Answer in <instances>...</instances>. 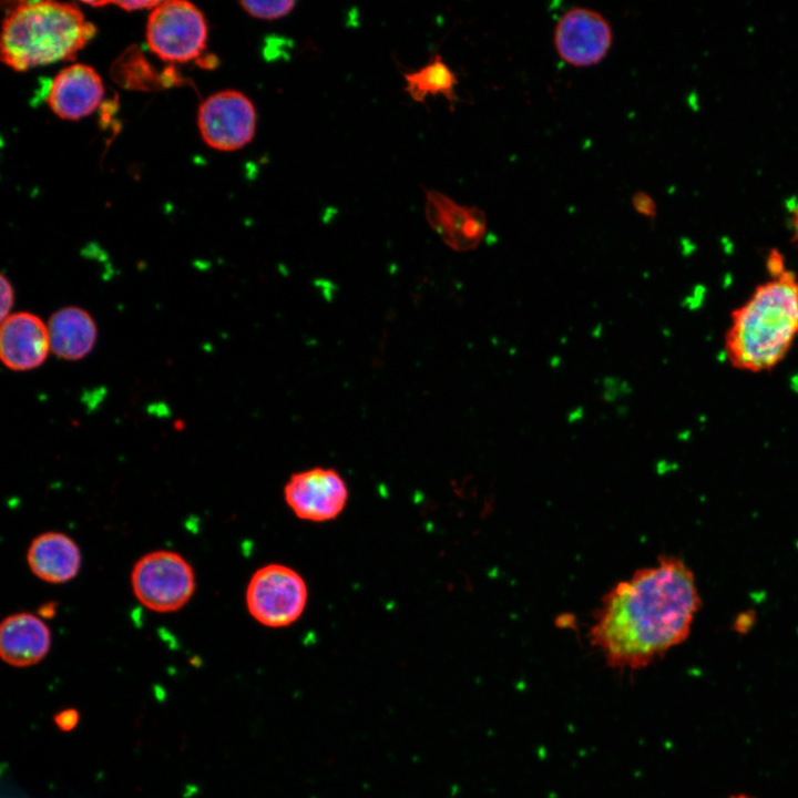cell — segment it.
Returning <instances> with one entry per match:
<instances>
[{"instance_id": "obj_1", "label": "cell", "mask_w": 798, "mask_h": 798, "mask_svg": "<svg viewBox=\"0 0 798 798\" xmlns=\"http://www.w3.org/2000/svg\"><path fill=\"white\" fill-rule=\"evenodd\" d=\"M700 606L693 571L661 555L603 595L589 640L612 668L641 669L688 637Z\"/></svg>"}, {"instance_id": "obj_2", "label": "cell", "mask_w": 798, "mask_h": 798, "mask_svg": "<svg viewBox=\"0 0 798 798\" xmlns=\"http://www.w3.org/2000/svg\"><path fill=\"white\" fill-rule=\"evenodd\" d=\"M798 337V276L785 269L758 285L732 311L724 338L730 366L747 372L775 368Z\"/></svg>"}, {"instance_id": "obj_3", "label": "cell", "mask_w": 798, "mask_h": 798, "mask_svg": "<svg viewBox=\"0 0 798 798\" xmlns=\"http://www.w3.org/2000/svg\"><path fill=\"white\" fill-rule=\"evenodd\" d=\"M96 28L73 3L20 1L2 21L1 61L14 71L73 60Z\"/></svg>"}, {"instance_id": "obj_4", "label": "cell", "mask_w": 798, "mask_h": 798, "mask_svg": "<svg viewBox=\"0 0 798 798\" xmlns=\"http://www.w3.org/2000/svg\"><path fill=\"white\" fill-rule=\"evenodd\" d=\"M131 584L140 603L157 613L181 610L196 587L192 565L168 550L152 551L140 557L132 569Z\"/></svg>"}, {"instance_id": "obj_5", "label": "cell", "mask_w": 798, "mask_h": 798, "mask_svg": "<svg viewBox=\"0 0 798 798\" xmlns=\"http://www.w3.org/2000/svg\"><path fill=\"white\" fill-rule=\"evenodd\" d=\"M145 34L150 50L161 60L185 63L205 50L207 23L192 2L161 1L149 16Z\"/></svg>"}, {"instance_id": "obj_6", "label": "cell", "mask_w": 798, "mask_h": 798, "mask_svg": "<svg viewBox=\"0 0 798 798\" xmlns=\"http://www.w3.org/2000/svg\"><path fill=\"white\" fill-rule=\"evenodd\" d=\"M308 590L303 576L284 564L264 565L252 575L245 593L248 613L264 626L278 628L303 614Z\"/></svg>"}, {"instance_id": "obj_7", "label": "cell", "mask_w": 798, "mask_h": 798, "mask_svg": "<svg viewBox=\"0 0 798 798\" xmlns=\"http://www.w3.org/2000/svg\"><path fill=\"white\" fill-rule=\"evenodd\" d=\"M257 113L252 100L237 90L218 91L206 98L197 112L203 141L217 151H236L255 136Z\"/></svg>"}, {"instance_id": "obj_8", "label": "cell", "mask_w": 798, "mask_h": 798, "mask_svg": "<svg viewBox=\"0 0 798 798\" xmlns=\"http://www.w3.org/2000/svg\"><path fill=\"white\" fill-rule=\"evenodd\" d=\"M554 48L566 63L586 68L600 63L610 52L613 31L600 12L574 7L559 19L553 35Z\"/></svg>"}, {"instance_id": "obj_9", "label": "cell", "mask_w": 798, "mask_h": 798, "mask_svg": "<svg viewBox=\"0 0 798 798\" xmlns=\"http://www.w3.org/2000/svg\"><path fill=\"white\" fill-rule=\"evenodd\" d=\"M284 499L299 519L326 522L344 511L348 488L335 469L315 467L290 475L284 487Z\"/></svg>"}, {"instance_id": "obj_10", "label": "cell", "mask_w": 798, "mask_h": 798, "mask_svg": "<svg viewBox=\"0 0 798 798\" xmlns=\"http://www.w3.org/2000/svg\"><path fill=\"white\" fill-rule=\"evenodd\" d=\"M424 214L431 228L457 252L474 249L487 232V216L481 208L460 205L436 190L426 191Z\"/></svg>"}, {"instance_id": "obj_11", "label": "cell", "mask_w": 798, "mask_h": 798, "mask_svg": "<svg viewBox=\"0 0 798 798\" xmlns=\"http://www.w3.org/2000/svg\"><path fill=\"white\" fill-rule=\"evenodd\" d=\"M48 326L38 316L21 311L9 315L1 324L0 357L13 371H28L41 366L48 357Z\"/></svg>"}, {"instance_id": "obj_12", "label": "cell", "mask_w": 798, "mask_h": 798, "mask_svg": "<svg viewBox=\"0 0 798 798\" xmlns=\"http://www.w3.org/2000/svg\"><path fill=\"white\" fill-rule=\"evenodd\" d=\"M104 94L101 76L90 65L71 64L53 79L47 102L51 111L63 120H80L90 115Z\"/></svg>"}, {"instance_id": "obj_13", "label": "cell", "mask_w": 798, "mask_h": 798, "mask_svg": "<svg viewBox=\"0 0 798 798\" xmlns=\"http://www.w3.org/2000/svg\"><path fill=\"white\" fill-rule=\"evenodd\" d=\"M51 647V632L39 616L13 613L0 625V654L9 665L25 667L39 663Z\"/></svg>"}, {"instance_id": "obj_14", "label": "cell", "mask_w": 798, "mask_h": 798, "mask_svg": "<svg viewBox=\"0 0 798 798\" xmlns=\"http://www.w3.org/2000/svg\"><path fill=\"white\" fill-rule=\"evenodd\" d=\"M81 560L78 544L69 535L54 531L37 535L27 552L31 572L51 584L74 579L81 569Z\"/></svg>"}, {"instance_id": "obj_15", "label": "cell", "mask_w": 798, "mask_h": 798, "mask_svg": "<svg viewBox=\"0 0 798 798\" xmlns=\"http://www.w3.org/2000/svg\"><path fill=\"white\" fill-rule=\"evenodd\" d=\"M51 351L65 360H79L93 349L96 325L91 315L75 306L55 311L48 324Z\"/></svg>"}, {"instance_id": "obj_16", "label": "cell", "mask_w": 798, "mask_h": 798, "mask_svg": "<svg viewBox=\"0 0 798 798\" xmlns=\"http://www.w3.org/2000/svg\"><path fill=\"white\" fill-rule=\"evenodd\" d=\"M406 82L405 91L410 98L423 103L428 95H443L453 105L459 101L456 93L458 79L456 73L442 60L440 54H436L422 68L412 72L403 73Z\"/></svg>"}, {"instance_id": "obj_17", "label": "cell", "mask_w": 798, "mask_h": 798, "mask_svg": "<svg viewBox=\"0 0 798 798\" xmlns=\"http://www.w3.org/2000/svg\"><path fill=\"white\" fill-rule=\"evenodd\" d=\"M239 6L250 17L277 20L289 14L296 6L294 0L241 1Z\"/></svg>"}, {"instance_id": "obj_18", "label": "cell", "mask_w": 798, "mask_h": 798, "mask_svg": "<svg viewBox=\"0 0 798 798\" xmlns=\"http://www.w3.org/2000/svg\"><path fill=\"white\" fill-rule=\"evenodd\" d=\"M630 393L627 381L616 377H606L602 382V399L606 402H614Z\"/></svg>"}, {"instance_id": "obj_19", "label": "cell", "mask_w": 798, "mask_h": 798, "mask_svg": "<svg viewBox=\"0 0 798 798\" xmlns=\"http://www.w3.org/2000/svg\"><path fill=\"white\" fill-rule=\"evenodd\" d=\"M632 206L642 216L653 219L656 216V204L645 192H635L632 196Z\"/></svg>"}, {"instance_id": "obj_20", "label": "cell", "mask_w": 798, "mask_h": 798, "mask_svg": "<svg viewBox=\"0 0 798 798\" xmlns=\"http://www.w3.org/2000/svg\"><path fill=\"white\" fill-rule=\"evenodd\" d=\"M79 712L74 708H66L57 713L53 717L54 724L62 732L72 730L79 723Z\"/></svg>"}, {"instance_id": "obj_21", "label": "cell", "mask_w": 798, "mask_h": 798, "mask_svg": "<svg viewBox=\"0 0 798 798\" xmlns=\"http://www.w3.org/2000/svg\"><path fill=\"white\" fill-rule=\"evenodd\" d=\"M1 320H4L10 313V309L14 301V290L10 280L1 275Z\"/></svg>"}, {"instance_id": "obj_22", "label": "cell", "mask_w": 798, "mask_h": 798, "mask_svg": "<svg viewBox=\"0 0 798 798\" xmlns=\"http://www.w3.org/2000/svg\"><path fill=\"white\" fill-rule=\"evenodd\" d=\"M161 1H110V4L117 6L119 8L126 10V11H133V10H141V9H154L156 6H158Z\"/></svg>"}, {"instance_id": "obj_23", "label": "cell", "mask_w": 798, "mask_h": 798, "mask_svg": "<svg viewBox=\"0 0 798 798\" xmlns=\"http://www.w3.org/2000/svg\"><path fill=\"white\" fill-rule=\"evenodd\" d=\"M753 623V616L749 613L740 615L736 621V631L745 632Z\"/></svg>"}, {"instance_id": "obj_24", "label": "cell", "mask_w": 798, "mask_h": 798, "mask_svg": "<svg viewBox=\"0 0 798 798\" xmlns=\"http://www.w3.org/2000/svg\"><path fill=\"white\" fill-rule=\"evenodd\" d=\"M729 798H755V797L748 796L746 794H738V795H734Z\"/></svg>"}, {"instance_id": "obj_25", "label": "cell", "mask_w": 798, "mask_h": 798, "mask_svg": "<svg viewBox=\"0 0 798 798\" xmlns=\"http://www.w3.org/2000/svg\"><path fill=\"white\" fill-rule=\"evenodd\" d=\"M795 224H796V231H797V234H798V212H797V214H796V222H795Z\"/></svg>"}]
</instances>
